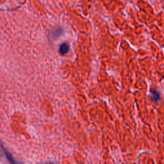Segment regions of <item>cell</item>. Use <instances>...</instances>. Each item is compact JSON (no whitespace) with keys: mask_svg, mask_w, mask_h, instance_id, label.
<instances>
[{"mask_svg":"<svg viewBox=\"0 0 164 164\" xmlns=\"http://www.w3.org/2000/svg\"><path fill=\"white\" fill-rule=\"evenodd\" d=\"M69 51V44L67 43V42H64V43L62 44L60 46L59 48V51L60 53L62 55H65L67 53H68Z\"/></svg>","mask_w":164,"mask_h":164,"instance_id":"1","label":"cell"},{"mask_svg":"<svg viewBox=\"0 0 164 164\" xmlns=\"http://www.w3.org/2000/svg\"><path fill=\"white\" fill-rule=\"evenodd\" d=\"M3 149L4 153H5V155H6V158L8 159V160H9V162H10V163H16V161L13 160V157H12V154H10V153H9V151H8L6 149H5V148H4V147H3Z\"/></svg>","mask_w":164,"mask_h":164,"instance_id":"2","label":"cell"},{"mask_svg":"<svg viewBox=\"0 0 164 164\" xmlns=\"http://www.w3.org/2000/svg\"><path fill=\"white\" fill-rule=\"evenodd\" d=\"M62 33V28H57L52 33V37L56 39L61 35Z\"/></svg>","mask_w":164,"mask_h":164,"instance_id":"3","label":"cell"},{"mask_svg":"<svg viewBox=\"0 0 164 164\" xmlns=\"http://www.w3.org/2000/svg\"><path fill=\"white\" fill-rule=\"evenodd\" d=\"M151 96H152L153 99L155 101H158L160 98L159 94L157 92H151Z\"/></svg>","mask_w":164,"mask_h":164,"instance_id":"4","label":"cell"}]
</instances>
